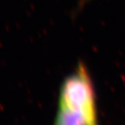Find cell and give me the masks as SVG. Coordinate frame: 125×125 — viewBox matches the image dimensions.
<instances>
[{"label": "cell", "instance_id": "6da1fadb", "mask_svg": "<svg viewBox=\"0 0 125 125\" xmlns=\"http://www.w3.org/2000/svg\"><path fill=\"white\" fill-rule=\"evenodd\" d=\"M54 125H98L94 88L84 64L62 83Z\"/></svg>", "mask_w": 125, "mask_h": 125}]
</instances>
